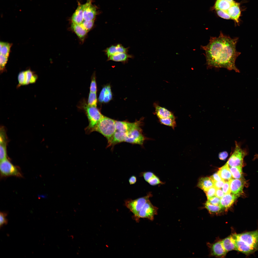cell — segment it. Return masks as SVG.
Listing matches in <instances>:
<instances>
[{
  "mask_svg": "<svg viewBox=\"0 0 258 258\" xmlns=\"http://www.w3.org/2000/svg\"><path fill=\"white\" fill-rule=\"evenodd\" d=\"M238 39L237 37L231 38L220 31L218 37H211L207 45H201V49L205 51L207 68H224L239 72L235 63L241 54L236 49Z\"/></svg>",
  "mask_w": 258,
  "mask_h": 258,
  "instance_id": "1",
  "label": "cell"
},
{
  "mask_svg": "<svg viewBox=\"0 0 258 258\" xmlns=\"http://www.w3.org/2000/svg\"><path fill=\"white\" fill-rule=\"evenodd\" d=\"M232 235L236 250L248 255L258 250V230Z\"/></svg>",
  "mask_w": 258,
  "mask_h": 258,
  "instance_id": "2",
  "label": "cell"
},
{
  "mask_svg": "<svg viewBox=\"0 0 258 258\" xmlns=\"http://www.w3.org/2000/svg\"><path fill=\"white\" fill-rule=\"evenodd\" d=\"M115 120L104 116L98 123L93 132H99L109 141L116 131Z\"/></svg>",
  "mask_w": 258,
  "mask_h": 258,
  "instance_id": "3",
  "label": "cell"
},
{
  "mask_svg": "<svg viewBox=\"0 0 258 258\" xmlns=\"http://www.w3.org/2000/svg\"><path fill=\"white\" fill-rule=\"evenodd\" d=\"M84 108L89 122L88 125L85 130L86 134H89L93 132L94 129L104 116L96 107L86 105Z\"/></svg>",
  "mask_w": 258,
  "mask_h": 258,
  "instance_id": "4",
  "label": "cell"
},
{
  "mask_svg": "<svg viewBox=\"0 0 258 258\" xmlns=\"http://www.w3.org/2000/svg\"><path fill=\"white\" fill-rule=\"evenodd\" d=\"M0 161V174L2 177H23L20 168L14 165L7 158Z\"/></svg>",
  "mask_w": 258,
  "mask_h": 258,
  "instance_id": "5",
  "label": "cell"
},
{
  "mask_svg": "<svg viewBox=\"0 0 258 258\" xmlns=\"http://www.w3.org/2000/svg\"><path fill=\"white\" fill-rule=\"evenodd\" d=\"M235 144L234 150L226 163L229 167H242L243 159L247 152L246 150L242 149L237 142H236Z\"/></svg>",
  "mask_w": 258,
  "mask_h": 258,
  "instance_id": "6",
  "label": "cell"
},
{
  "mask_svg": "<svg viewBox=\"0 0 258 258\" xmlns=\"http://www.w3.org/2000/svg\"><path fill=\"white\" fill-rule=\"evenodd\" d=\"M152 196L151 193H149L144 197L135 199H128L125 201V205L137 218L140 210L146 202L149 200V198Z\"/></svg>",
  "mask_w": 258,
  "mask_h": 258,
  "instance_id": "7",
  "label": "cell"
},
{
  "mask_svg": "<svg viewBox=\"0 0 258 258\" xmlns=\"http://www.w3.org/2000/svg\"><path fill=\"white\" fill-rule=\"evenodd\" d=\"M141 128L135 129L127 132V136L125 142L143 146L147 138L143 134Z\"/></svg>",
  "mask_w": 258,
  "mask_h": 258,
  "instance_id": "8",
  "label": "cell"
},
{
  "mask_svg": "<svg viewBox=\"0 0 258 258\" xmlns=\"http://www.w3.org/2000/svg\"><path fill=\"white\" fill-rule=\"evenodd\" d=\"M158 208L154 206L149 200L145 204L139 212L137 218H146L151 220H153L157 214Z\"/></svg>",
  "mask_w": 258,
  "mask_h": 258,
  "instance_id": "9",
  "label": "cell"
},
{
  "mask_svg": "<svg viewBox=\"0 0 258 258\" xmlns=\"http://www.w3.org/2000/svg\"><path fill=\"white\" fill-rule=\"evenodd\" d=\"M142 119L136 120L133 122L126 121H116V131L124 132H127L135 129L141 128L143 122Z\"/></svg>",
  "mask_w": 258,
  "mask_h": 258,
  "instance_id": "10",
  "label": "cell"
},
{
  "mask_svg": "<svg viewBox=\"0 0 258 258\" xmlns=\"http://www.w3.org/2000/svg\"><path fill=\"white\" fill-rule=\"evenodd\" d=\"M38 78V76L30 70L21 72L18 75V84L17 87L18 88L22 85L35 83Z\"/></svg>",
  "mask_w": 258,
  "mask_h": 258,
  "instance_id": "11",
  "label": "cell"
},
{
  "mask_svg": "<svg viewBox=\"0 0 258 258\" xmlns=\"http://www.w3.org/2000/svg\"><path fill=\"white\" fill-rule=\"evenodd\" d=\"M91 3L92 0H87L86 2L84 4L83 16L84 20H94L97 14L96 9Z\"/></svg>",
  "mask_w": 258,
  "mask_h": 258,
  "instance_id": "12",
  "label": "cell"
},
{
  "mask_svg": "<svg viewBox=\"0 0 258 258\" xmlns=\"http://www.w3.org/2000/svg\"><path fill=\"white\" fill-rule=\"evenodd\" d=\"M243 180L232 178L229 181L232 193L239 196L242 193L244 184Z\"/></svg>",
  "mask_w": 258,
  "mask_h": 258,
  "instance_id": "13",
  "label": "cell"
},
{
  "mask_svg": "<svg viewBox=\"0 0 258 258\" xmlns=\"http://www.w3.org/2000/svg\"><path fill=\"white\" fill-rule=\"evenodd\" d=\"M127 132L116 131L110 140L108 141L107 147H113L115 145L125 142Z\"/></svg>",
  "mask_w": 258,
  "mask_h": 258,
  "instance_id": "14",
  "label": "cell"
},
{
  "mask_svg": "<svg viewBox=\"0 0 258 258\" xmlns=\"http://www.w3.org/2000/svg\"><path fill=\"white\" fill-rule=\"evenodd\" d=\"M239 196L233 194H225L220 199V205L222 209H227Z\"/></svg>",
  "mask_w": 258,
  "mask_h": 258,
  "instance_id": "15",
  "label": "cell"
},
{
  "mask_svg": "<svg viewBox=\"0 0 258 258\" xmlns=\"http://www.w3.org/2000/svg\"><path fill=\"white\" fill-rule=\"evenodd\" d=\"M128 48H125L120 44L116 45H112L107 48L104 52L108 58L110 56L118 53H127Z\"/></svg>",
  "mask_w": 258,
  "mask_h": 258,
  "instance_id": "16",
  "label": "cell"
},
{
  "mask_svg": "<svg viewBox=\"0 0 258 258\" xmlns=\"http://www.w3.org/2000/svg\"><path fill=\"white\" fill-rule=\"evenodd\" d=\"M226 12L230 16L231 19L234 20L238 24L239 18L241 15L239 4L235 2Z\"/></svg>",
  "mask_w": 258,
  "mask_h": 258,
  "instance_id": "17",
  "label": "cell"
},
{
  "mask_svg": "<svg viewBox=\"0 0 258 258\" xmlns=\"http://www.w3.org/2000/svg\"><path fill=\"white\" fill-rule=\"evenodd\" d=\"M71 17L72 22L81 24L84 21L83 11L84 4L80 3Z\"/></svg>",
  "mask_w": 258,
  "mask_h": 258,
  "instance_id": "18",
  "label": "cell"
},
{
  "mask_svg": "<svg viewBox=\"0 0 258 258\" xmlns=\"http://www.w3.org/2000/svg\"><path fill=\"white\" fill-rule=\"evenodd\" d=\"M156 114L159 119L167 118L175 119L173 113L165 108L158 105L155 106Z\"/></svg>",
  "mask_w": 258,
  "mask_h": 258,
  "instance_id": "19",
  "label": "cell"
},
{
  "mask_svg": "<svg viewBox=\"0 0 258 258\" xmlns=\"http://www.w3.org/2000/svg\"><path fill=\"white\" fill-rule=\"evenodd\" d=\"M71 29L82 41H83L88 32L81 25L72 22Z\"/></svg>",
  "mask_w": 258,
  "mask_h": 258,
  "instance_id": "20",
  "label": "cell"
},
{
  "mask_svg": "<svg viewBox=\"0 0 258 258\" xmlns=\"http://www.w3.org/2000/svg\"><path fill=\"white\" fill-rule=\"evenodd\" d=\"M212 254L218 257L225 256L227 253L222 244L221 241L218 242L213 244L211 247Z\"/></svg>",
  "mask_w": 258,
  "mask_h": 258,
  "instance_id": "21",
  "label": "cell"
},
{
  "mask_svg": "<svg viewBox=\"0 0 258 258\" xmlns=\"http://www.w3.org/2000/svg\"><path fill=\"white\" fill-rule=\"evenodd\" d=\"M217 172L222 179L225 182L229 181L232 178L229 166L227 163L219 169Z\"/></svg>",
  "mask_w": 258,
  "mask_h": 258,
  "instance_id": "22",
  "label": "cell"
},
{
  "mask_svg": "<svg viewBox=\"0 0 258 258\" xmlns=\"http://www.w3.org/2000/svg\"><path fill=\"white\" fill-rule=\"evenodd\" d=\"M235 2L233 0H217L214 8L216 10H221L226 11Z\"/></svg>",
  "mask_w": 258,
  "mask_h": 258,
  "instance_id": "23",
  "label": "cell"
},
{
  "mask_svg": "<svg viewBox=\"0 0 258 258\" xmlns=\"http://www.w3.org/2000/svg\"><path fill=\"white\" fill-rule=\"evenodd\" d=\"M223 246L227 252L233 250H236L235 241L232 235L221 241Z\"/></svg>",
  "mask_w": 258,
  "mask_h": 258,
  "instance_id": "24",
  "label": "cell"
},
{
  "mask_svg": "<svg viewBox=\"0 0 258 258\" xmlns=\"http://www.w3.org/2000/svg\"><path fill=\"white\" fill-rule=\"evenodd\" d=\"M214 186V182L210 177H207L200 178L198 184V187L205 192Z\"/></svg>",
  "mask_w": 258,
  "mask_h": 258,
  "instance_id": "25",
  "label": "cell"
},
{
  "mask_svg": "<svg viewBox=\"0 0 258 258\" xmlns=\"http://www.w3.org/2000/svg\"><path fill=\"white\" fill-rule=\"evenodd\" d=\"M112 95L110 87L106 86L102 90L100 94L99 100L101 102H107L112 99Z\"/></svg>",
  "mask_w": 258,
  "mask_h": 258,
  "instance_id": "26",
  "label": "cell"
},
{
  "mask_svg": "<svg viewBox=\"0 0 258 258\" xmlns=\"http://www.w3.org/2000/svg\"><path fill=\"white\" fill-rule=\"evenodd\" d=\"M132 57V55L129 54L127 53H118L112 55L108 58V60L116 62H124L128 60L129 58Z\"/></svg>",
  "mask_w": 258,
  "mask_h": 258,
  "instance_id": "27",
  "label": "cell"
},
{
  "mask_svg": "<svg viewBox=\"0 0 258 258\" xmlns=\"http://www.w3.org/2000/svg\"><path fill=\"white\" fill-rule=\"evenodd\" d=\"M229 168L232 177L236 179H243L242 167H229Z\"/></svg>",
  "mask_w": 258,
  "mask_h": 258,
  "instance_id": "28",
  "label": "cell"
},
{
  "mask_svg": "<svg viewBox=\"0 0 258 258\" xmlns=\"http://www.w3.org/2000/svg\"><path fill=\"white\" fill-rule=\"evenodd\" d=\"M0 54L8 57L11 44L0 42Z\"/></svg>",
  "mask_w": 258,
  "mask_h": 258,
  "instance_id": "29",
  "label": "cell"
},
{
  "mask_svg": "<svg viewBox=\"0 0 258 258\" xmlns=\"http://www.w3.org/2000/svg\"><path fill=\"white\" fill-rule=\"evenodd\" d=\"M205 207L209 212L212 213H218L223 209L220 205H214L210 204L208 201L205 204Z\"/></svg>",
  "mask_w": 258,
  "mask_h": 258,
  "instance_id": "30",
  "label": "cell"
},
{
  "mask_svg": "<svg viewBox=\"0 0 258 258\" xmlns=\"http://www.w3.org/2000/svg\"><path fill=\"white\" fill-rule=\"evenodd\" d=\"M159 121L161 124L171 127L173 129L176 126L175 119L171 118L161 119H159Z\"/></svg>",
  "mask_w": 258,
  "mask_h": 258,
  "instance_id": "31",
  "label": "cell"
},
{
  "mask_svg": "<svg viewBox=\"0 0 258 258\" xmlns=\"http://www.w3.org/2000/svg\"><path fill=\"white\" fill-rule=\"evenodd\" d=\"M88 105L96 107L97 99L96 93L90 92L88 101Z\"/></svg>",
  "mask_w": 258,
  "mask_h": 258,
  "instance_id": "32",
  "label": "cell"
},
{
  "mask_svg": "<svg viewBox=\"0 0 258 258\" xmlns=\"http://www.w3.org/2000/svg\"><path fill=\"white\" fill-rule=\"evenodd\" d=\"M0 161L7 158L6 142L0 143Z\"/></svg>",
  "mask_w": 258,
  "mask_h": 258,
  "instance_id": "33",
  "label": "cell"
},
{
  "mask_svg": "<svg viewBox=\"0 0 258 258\" xmlns=\"http://www.w3.org/2000/svg\"><path fill=\"white\" fill-rule=\"evenodd\" d=\"M8 57L0 54V73H2L5 71V67L7 62Z\"/></svg>",
  "mask_w": 258,
  "mask_h": 258,
  "instance_id": "34",
  "label": "cell"
},
{
  "mask_svg": "<svg viewBox=\"0 0 258 258\" xmlns=\"http://www.w3.org/2000/svg\"><path fill=\"white\" fill-rule=\"evenodd\" d=\"M94 20L90 21L84 20L81 24L88 32L92 29L94 25Z\"/></svg>",
  "mask_w": 258,
  "mask_h": 258,
  "instance_id": "35",
  "label": "cell"
},
{
  "mask_svg": "<svg viewBox=\"0 0 258 258\" xmlns=\"http://www.w3.org/2000/svg\"><path fill=\"white\" fill-rule=\"evenodd\" d=\"M7 213L5 212H0V226L1 228L4 225L7 224L8 220L6 218Z\"/></svg>",
  "mask_w": 258,
  "mask_h": 258,
  "instance_id": "36",
  "label": "cell"
},
{
  "mask_svg": "<svg viewBox=\"0 0 258 258\" xmlns=\"http://www.w3.org/2000/svg\"><path fill=\"white\" fill-rule=\"evenodd\" d=\"M148 182L150 185L153 186L164 183L161 181L159 178L155 175L151 178Z\"/></svg>",
  "mask_w": 258,
  "mask_h": 258,
  "instance_id": "37",
  "label": "cell"
},
{
  "mask_svg": "<svg viewBox=\"0 0 258 258\" xmlns=\"http://www.w3.org/2000/svg\"><path fill=\"white\" fill-rule=\"evenodd\" d=\"M216 189L214 186L205 192L206 193L208 199L215 196Z\"/></svg>",
  "mask_w": 258,
  "mask_h": 258,
  "instance_id": "38",
  "label": "cell"
},
{
  "mask_svg": "<svg viewBox=\"0 0 258 258\" xmlns=\"http://www.w3.org/2000/svg\"><path fill=\"white\" fill-rule=\"evenodd\" d=\"M216 11L217 14L220 17L226 19H231L230 16L226 11L221 10Z\"/></svg>",
  "mask_w": 258,
  "mask_h": 258,
  "instance_id": "39",
  "label": "cell"
},
{
  "mask_svg": "<svg viewBox=\"0 0 258 258\" xmlns=\"http://www.w3.org/2000/svg\"><path fill=\"white\" fill-rule=\"evenodd\" d=\"M220 199L215 196L208 199V201L210 204L216 205H220Z\"/></svg>",
  "mask_w": 258,
  "mask_h": 258,
  "instance_id": "40",
  "label": "cell"
},
{
  "mask_svg": "<svg viewBox=\"0 0 258 258\" xmlns=\"http://www.w3.org/2000/svg\"><path fill=\"white\" fill-rule=\"evenodd\" d=\"M222 190L225 194L231 193V191L229 181L225 182L222 187Z\"/></svg>",
  "mask_w": 258,
  "mask_h": 258,
  "instance_id": "41",
  "label": "cell"
},
{
  "mask_svg": "<svg viewBox=\"0 0 258 258\" xmlns=\"http://www.w3.org/2000/svg\"><path fill=\"white\" fill-rule=\"evenodd\" d=\"M97 90V86L95 78L93 77L92 79L91 83L90 92L96 93Z\"/></svg>",
  "mask_w": 258,
  "mask_h": 258,
  "instance_id": "42",
  "label": "cell"
},
{
  "mask_svg": "<svg viewBox=\"0 0 258 258\" xmlns=\"http://www.w3.org/2000/svg\"><path fill=\"white\" fill-rule=\"evenodd\" d=\"M142 175L145 180L147 182L155 175L152 172H144L142 174Z\"/></svg>",
  "mask_w": 258,
  "mask_h": 258,
  "instance_id": "43",
  "label": "cell"
},
{
  "mask_svg": "<svg viewBox=\"0 0 258 258\" xmlns=\"http://www.w3.org/2000/svg\"><path fill=\"white\" fill-rule=\"evenodd\" d=\"M225 181L222 180L220 181L214 182V186L216 189H220L222 188Z\"/></svg>",
  "mask_w": 258,
  "mask_h": 258,
  "instance_id": "44",
  "label": "cell"
},
{
  "mask_svg": "<svg viewBox=\"0 0 258 258\" xmlns=\"http://www.w3.org/2000/svg\"><path fill=\"white\" fill-rule=\"evenodd\" d=\"M210 178L214 182L222 180L218 172L215 173L210 177Z\"/></svg>",
  "mask_w": 258,
  "mask_h": 258,
  "instance_id": "45",
  "label": "cell"
},
{
  "mask_svg": "<svg viewBox=\"0 0 258 258\" xmlns=\"http://www.w3.org/2000/svg\"><path fill=\"white\" fill-rule=\"evenodd\" d=\"M224 194L222 190L220 189H216L215 193V196L221 199Z\"/></svg>",
  "mask_w": 258,
  "mask_h": 258,
  "instance_id": "46",
  "label": "cell"
},
{
  "mask_svg": "<svg viewBox=\"0 0 258 258\" xmlns=\"http://www.w3.org/2000/svg\"><path fill=\"white\" fill-rule=\"evenodd\" d=\"M228 156V153L224 151L220 153L219 157L220 159L224 160Z\"/></svg>",
  "mask_w": 258,
  "mask_h": 258,
  "instance_id": "47",
  "label": "cell"
},
{
  "mask_svg": "<svg viewBox=\"0 0 258 258\" xmlns=\"http://www.w3.org/2000/svg\"><path fill=\"white\" fill-rule=\"evenodd\" d=\"M137 178L134 176H131L129 179V182L130 184H134L136 182Z\"/></svg>",
  "mask_w": 258,
  "mask_h": 258,
  "instance_id": "48",
  "label": "cell"
},
{
  "mask_svg": "<svg viewBox=\"0 0 258 258\" xmlns=\"http://www.w3.org/2000/svg\"><path fill=\"white\" fill-rule=\"evenodd\" d=\"M255 158H258V154L255 155Z\"/></svg>",
  "mask_w": 258,
  "mask_h": 258,
  "instance_id": "49",
  "label": "cell"
}]
</instances>
